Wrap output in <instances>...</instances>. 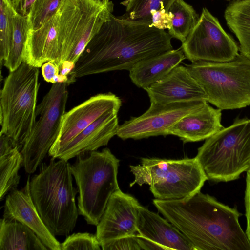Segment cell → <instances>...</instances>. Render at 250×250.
Masks as SVG:
<instances>
[{"instance_id":"1","label":"cell","mask_w":250,"mask_h":250,"mask_svg":"<svg viewBox=\"0 0 250 250\" xmlns=\"http://www.w3.org/2000/svg\"><path fill=\"white\" fill-rule=\"evenodd\" d=\"M172 38L147 20L112 13L88 43L68 77L77 78L115 70H129L138 62L171 50Z\"/></svg>"},{"instance_id":"2","label":"cell","mask_w":250,"mask_h":250,"mask_svg":"<svg viewBox=\"0 0 250 250\" xmlns=\"http://www.w3.org/2000/svg\"><path fill=\"white\" fill-rule=\"evenodd\" d=\"M153 204L194 250H250L239 223L241 213L208 194L200 191L180 199L155 198Z\"/></svg>"},{"instance_id":"3","label":"cell","mask_w":250,"mask_h":250,"mask_svg":"<svg viewBox=\"0 0 250 250\" xmlns=\"http://www.w3.org/2000/svg\"><path fill=\"white\" fill-rule=\"evenodd\" d=\"M42 163L40 172L30 180V192L44 224L54 236H67L75 227L78 192L72 183L71 165L67 160Z\"/></svg>"},{"instance_id":"4","label":"cell","mask_w":250,"mask_h":250,"mask_svg":"<svg viewBox=\"0 0 250 250\" xmlns=\"http://www.w3.org/2000/svg\"><path fill=\"white\" fill-rule=\"evenodd\" d=\"M119 162L105 148L80 153L71 165L79 193V214L87 224L97 225L111 196L120 189L117 180Z\"/></svg>"},{"instance_id":"5","label":"cell","mask_w":250,"mask_h":250,"mask_svg":"<svg viewBox=\"0 0 250 250\" xmlns=\"http://www.w3.org/2000/svg\"><path fill=\"white\" fill-rule=\"evenodd\" d=\"M39 68L23 62L4 81L0 94L1 131L21 149L36 121Z\"/></svg>"},{"instance_id":"6","label":"cell","mask_w":250,"mask_h":250,"mask_svg":"<svg viewBox=\"0 0 250 250\" xmlns=\"http://www.w3.org/2000/svg\"><path fill=\"white\" fill-rule=\"evenodd\" d=\"M135 184H147L156 199L176 200L200 191L208 180L197 158L168 159L142 158L141 164L129 166Z\"/></svg>"},{"instance_id":"7","label":"cell","mask_w":250,"mask_h":250,"mask_svg":"<svg viewBox=\"0 0 250 250\" xmlns=\"http://www.w3.org/2000/svg\"><path fill=\"white\" fill-rule=\"evenodd\" d=\"M196 157L208 180L227 182L250 168V121L236 119L205 140Z\"/></svg>"},{"instance_id":"8","label":"cell","mask_w":250,"mask_h":250,"mask_svg":"<svg viewBox=\"0 0 250 250\" xmlns=\"http://www.w3.org/2000/svg\"><path fill=\"white\" fill-rule=\"evenodd\" d=\"M186 67L205 91L208 102L218 108L250 105V60L243 54L228 62L199 61Z\"/></svg>"},{"instance_id":"9","label":"cell","mask_w":250,"mask_h":250,"mask_svg":"<svg viewBox=\"0 0 250 250\" xmlns=\"http://www.w3.org/2000/svg\"><path fill=\"white\" fill-rule=\"evenodd\" d=\"M67 83L52 85L39 104L33 128L21 152L26 173H34L56 140L65 114L68 92Z\"/></svg>"},{"instance_id":"10","label":"cell","mask_w":250,"mask_h":250,"mask_svg":"<svg viewBox=\"0 0 250 250\" xmlns=\"http://www.w3.org/2000/svg\"><path fill=\"white\" fill-rule=\"evenodd\" d=\"M98 0H64L57 11L56 34L60 68L70 55L82 51L96 32Z\"/></svg>"},{"instance_id":"11","label":"cell","mask_w":250,"mask_h":250,"mask_svg":"<svg viewBox=\"0 0 250 250\" xmlns=\"http://www.w3.org/2000/svg\"><path fill=\"white\" fill-rule=\"evenodd\" d=\"M181 47L191 62H228L239 54L235 41L206 8H203L196 25Z\"/></svg>"},{"instance_id":"12","label":"cell","mask_w":250,"mask_h":250,"mask_svg":"<svg viewBox=\"0 0 250 250\" xmlns=\"http://www.w3.org/2000/svg\"><path fill=\"white\" fill-rule=\"evenodd\" d=\"M206 100L179 102L167 104L151 103L142 115L131 118L119 125L116 135L125 140L166 136L168 130L184 116L202 107Z\"/></svg>"},{"instance_id":"13","label":"cell","mask_w":250,"mask_h":250,"mask_svg":"<svg viewBox=\"0 0 250 250\" xmlns=\"http://www.w3.org/2000/svg\"><path fill=\"white\" fill-rule=\"evenodd\" d=\"M121 100L109 92L93 96L65 112L62 120L57 138L48 154L53 157L68 142L102 116L110 112H118Z\"/></svg>"},{"instance_id":"14","label":"cell","mask_w":250,"mask_h":250,"mask_svg":"<svg viewBox=\"0 0 250 250\" xmlns=\"http://www.w3.org/2000/svg\"><path fill=\"white\" fill-rule=\"evenodd\" d=\"M140 204L120 189L110 197L97 224L96 235L100 245L138 234L137 221Z\"/></svg>"},{"instance_id":"15","label":"cell","mask_w":250,"mask_h":250,"mask_svg":"<svg viewBox=\"0 0 250 250\" xmlns=\"http://www.w3.org/2000/svg\"><path fill=\"white\" fill-rule=\"evenodd\" d=\"M137 229L142 250H194L185 236L167 219L141 205Z\"/></svg>"},{"instance_id":"16","label":"cell","mask_w":250,"mask_h":250,"mask_svg":"<svg viewBox=\"0 0 250 250\" xmlns=\"http://www.w3.org/2000/svg\"><path fill=\"white\" fill-rule=\"evenodd\" d=\"M150 103H169L206 100L204 89L189 73L186 66L178 65L161 80L145 88Z\"/></svg>"},{"instance_id":"17","label":"cell","mask_w":250,"mask_h":250,"mask_svg":"<svg viewBox=\"0 0 250 250\" xmlns=\"http://www.w3.org/2000/svg\"><path fill=\"white\" fill-rule=\"evenodd\" d=\"M30 176L20 190L13 189L6 197L3 218L17 220L31 229L45 246L51 250H61V243L48 230L41 219L30 192Z\"/></svg>"},{"instance_id":"18","label":"cell","mask_w":250,"mask_h":250,"mask_svg":"<svg viewBox=\"0 0 250 250\" xmlns=\"http://www.w3.org/2000/svg\"><path fill=\"white\" fill-rule=\"evenodd\" d=\"M118 112L102 116L68 142L53 157L68 160L78 154L97 150L108 144L119 128Z\"/></svg>"},{"instance_id":"19","label":"cell","mask_w":250,"mask_h":250,"mask_svg":"<svg viewBox=\"0 0 250 250\" xmlns=\"http://www.w3.org/2000/svg\"><path fill=\"white\" fill-rule=\"evenodd\" d=\"M221 110L206 103L179 120L168 129V135L178 136L184 143L206 140L224 127L221 123Z\"/></svg>"},{"instance_id":"20","label":"cell","mask_w":250,"mask_h":250,"mask_svg":"<svg viewBox=\"0 0 250 250\" xmlns=\"http://www.w3.org/2000/svg\"><path fill=\"white\" fill-rule=\"evenodd\" d=\"M186 58L181 47L146 58L129 70V77L137 87L145 89L161 80Z\"/></svg>"},{"instance_id":"21","label":"cell","mask_w":250,"mask_h":250,"mask_svg":"<svg viewBox=\"0 0 250 250\" xmlns=\"http://www.w3.org/2000/svg\"><path fill=\"white\" fill-rule=\"evenodd\" d=\"M29 227L13 219L0 221V250H47Z\"/></svg>"},{"instance_id":"22","label":"cell","mask_w":250,"mask_h":250,"mask_svg":"<svg viewBox=\"0 0 250 250\" xmlns=\"http://www.w3.org/2000/svg\"><path fill=\"white\" fill-rule=\"evenodd\" d=\"M23 166L21 149L8 136L0 134V199L16 188L19 183V171Z\"/></svg>"},{"instance_id":"23","label":"cell","mask_w":250,"mask_h":250,"mask_svg":"<svg viewBox=\"0 0 250 250\" xmlns=\"http://www.w3.org/2000/svg\"><path fill=\"white\" fill-rule=\"evenodd\" d=\"M229 29L239 42L240 53L250 60V0H236L224 12Z\"/></svg>"},{"instance_id":"24","label":"cell","mask_w":250,"mask_h":250,"mask_svg":"<svg viewBox=\"0 0 250 250\" xmlns=\"http://www.w3.org/2000/svg\"><path fill=\"white\" fill-rule=\"evenodd\" d=\"M168 12L172 16L168 34L172 38L184 42L196 25L199 17L193 7L183 0H175Z\"/></svg>"},{"instance_id":"25","label":"cell","mask_w":250,"mask_h":250,"mask_svg":"<svg viewBox=\"0 0 250 250\" xmlns=\"http://www.w3.org/2000/svg\"><path fill=\"white\" fill-rule=\"evenodd\" d=\"M30 29L28 17L17 13L14 17V33L9 53L3 65L12 72L24 61L25 44Z\"/></svg>"},{"instance_id":"26","label":"cell","mask_w":250,"mask_h":250,"mask_svg":"<svg viewBox=\"0 0 250 250\" xmlns=\"http://www.w3.org/2000/svg\"><path fill=\"white\" fill-rule=\"evenodd\" d=\"M16 11L12 0H0V65L1 69L7 59L14 33V17Z\"/></svg>"},{"instance_id":"27","label":"cell","mask_w":250,"mask_h":250,"mask_svg":"<svg viewBox=\"0 0 250 250\" xmlns=\"http://www.w3.org/2000/svg\"><path fill=\"white\" fill-rule=\"evenodd\" d=\"M175 0H132L126 5L124 15L133 20L151 21V12L153 10H168Z\"/></svg>"},{"instance_id":"28","label":"cell","mask_w":250,"mask_h":250,"mask_svg":"<svg viewBox=\"0 0 250 250\" xmlns=\"http://www.w3.org/2000/svg\"><path fill=\"white\" fill-rule=\"evenodd\" d=\"M64 0H36L28 16L30 30L39 29L59 9Z\"/></svg>"},{"instance_id":"29","label":"cell","mask_w":250,"mask_h":250,"mask_svg":"<svg viewBox=\"0 0 250 250\" xmlns=\"http://www.w3.org/2000/svg\"><path fill=\"white\" fill-rule=\"evenodd\" d=\"M100 247L96 235L88 232L73 233L61 243V250H100Z\"/></svg>"},{"instance_id":"30","label":"cell","mask_w":250,"mask_h":250,"mask_svg":"<svg viewBox=\"0 0 250 250\" xmlns=\"http://www.w3.org/2000/svg\"><path fill=\"white\" fill-rule=\"evenodd\" d=\"M100 246L103 250H142L137 234L113 240Z\"/></svg>"},{"instance_id":"31","label":"cell","mask_w":250,"mask_h":250,"mask_svg":"<svg viewBox=\"0 0 250 250\" xmlns=\"http://www.w3.org/2000/svg\"><path fill=\"white\" fill-rule=\"evenodd\" d=\"M151 23L154 27L165 30L170 28L172 24V16L165 10H153L151 12Z\"/></svg>"},{"instance_id":"32","label":"cell","mask_w":250,"mask_h":250,"mask_svg":"<svg viewBox=\"0 0 250 250\" xmlns=\"http://www.w3.org/2000/svg\"><path fill=\"white\" fill-rule=\"evenodd\" d=\"M42 76L45 81L52 83L60 82V68L50 62L44 63L41 67Z\"/></svg>"},{"instance_id":"33","label":"cell","mask_w":250,"mask_h":250,"mask_svg":"<svg viewBox=\"0 0 250 250\" xmlns=\"http://www.w3.org/2000/svg\"><path fill=\"white\" fill-rule=\"evenodd\" d=\"M244 203L247 221L246 233L250 241V168L247 171Z\"/></svg>"},{"instance_id":"34","label":"cell","mask_w":250,"mask_h":250,"mask_svg":"<svg viewBox=\"0 0 250 250\" xmlns=\"http://www.w3.org/2000/svg\"><path fill=\"white\" fill-rule=\"evenodd\" d=\"M36 0H12L16 12L24 17H28Z\"/></svg>"},{"instance_id":"35","label":"cell","mask_w":250,"mask_h":250,"mask_svg":"<svg viewBox=\"0 0 250 250\" xmlns=\"http://www.w3.org/2000/svg\"><path fill=\"white\" fill-rule=\"evenodd\" d=\"M132 0H125L124 1L121 2V4L124 6H126L127 3Z\"/></svg>"},{"instance_id":"36","label":"cell","mask_w":250,"mask_h":250,"mask_svg":"<svg viewBox=\"0 0 250 250\" xmlns=\"http://www.w3.org/2000/svg\"></svg>"}]
</instances>
